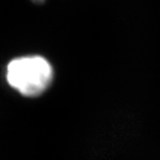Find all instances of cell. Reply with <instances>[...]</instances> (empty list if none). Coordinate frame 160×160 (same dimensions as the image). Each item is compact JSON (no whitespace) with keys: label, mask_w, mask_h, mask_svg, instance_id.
I'll use <instances>...</instances> for the list:
<instances>
[{"label":"cell","mask_w":160,"mask_h":160,"mask_svg":"<svg viewBox=\"0 0 160 160\" xmlns=\"http://www.w3.org/2000/svg\"><path fill=\"white\" fill-rule=\"evenodd\" d=\"M6 80L24 96H38L50 86L53 68L49 61L40 56L17 58L6 67Z\"/></svg>","instance_id":"6da1fadb"},{"label":"cell","mask_w":160,"mask_h":160,"mask_svg":"<svg viewBox=\"0 0 160 160\" xmlns=\"http://www.w3.org/2000/svg\"><path fill=\"white\" fill-rule=\"evenodd\" d=\"M32 1H34V2H36V3H42V2L45 1V0H32Z\"/></svg>","instance_id":"7a4b0ae2"}]
</instances>
